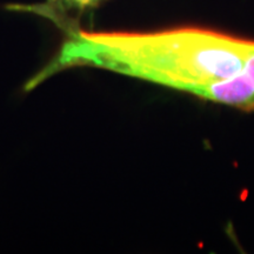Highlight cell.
Wrapping results in <instances>:
<instances>
[{"label": "cell", "instance_id": "cell-1", "mask_svg": "<svg viewBox=\"0 0 254 254\" xmlns=\"http://www.w3.org/2000/svg\"><path fill=\"white\" fill-rule=\"evenodd\" d=\"M59 55L32 78V90L50 75L93 66L199 97L205 88L237 74L254 41L199 27L157 32H90L66 26Z\"/></svg>", "mask_w": 254, "mask_h": 254}, {"label": "cell", "instance_id": "cell-3", "mask_svg": "<svg viewBox=\"0 0 254 254\" xmlns=\"http://www.w3.org/2000/svg\"><path fill=\"white\" fill-rule=\"evenodd\" d=\"M58 2H62V5L67 8L78 9V11H84L86 8L94 7L98 5L101 0H57Z\"/></svg>", "mask_w": 254, "mask_h": 254}, {"label": "cell", "instance_id": "cell-2", "mask_svg": "<svg viewBox=\"0 0 254 254\" xmlns=\"http://www.w3.org/2000/svg\"><path fill=\"white\" fill-rule=\"evenodd\" d=\"M199 98L237 109H254V51L239 73L205 88Z\"/></svg>", "mask_w": 254, "mask_h": 254}]
</instances>
